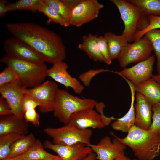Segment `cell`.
I'll use <instances>...</instances> for the list:
<instances>
[{
	"label": "cell",
	"instance_id": "6da1fadb",
	"mask_svg": "<svg viewBox=\"0 0 160 160\" xmlns=\"http://www.w3.org/2000/svg\"><path fill=\"white\" fill-rule=\"evenodd\" d=\"M7 30L13 36L28 44L53 64L66 57V48L61 37L49 29L31 22L8 23Z\"/></svg>",
	"mask_w": 160,
	"mask_h": 160
},
{
	"label": "cell",
	"instance_id": "7a4b0ae2",
	"mask_svg": "<svg viewBox=\"0 0 160 160\" xmlns=\"http://www.w3.org/2000/svg\"><path fill=\"white\" fill-rule=\"evenodd\" d=\"M110 134L130 148L138 160H152L160 155V135H155L149 130L134 125L124 138L118 137L112 132Z\"/></svg>",
	"mask_w": 160,
	"mask_h": 160
},
{
	"label": "cell",
	"instance_id": "3957f363",
	"mask_svg": "<svg viewBox=\"0 0 160 160\" xmlns=\"http://www.w3.org/2000/svg\"><path fill=\"white\" fill-rule=\"evenodd\" d=\"M118 8L123 22L124 29L122 34L128 42L135 41L138 32L145 29L149 24L148 16L140 8L128 0H110Z\"/></svg>",
	"mask_w": 160,
	"mask_h": 160
},
{
	"label": "cell",
	"instance_id": "277c9868",
	"mask_svg": "<svg viewBox=\"0 0 160 160\" xmlns=\"http://www.w3.org/2000/svg\"><path fill=\"white\" fill-rule=\"evenodd\" d=\"M0 61L13 68L19 80L27 87L33 88L41 84L47 76L48 68L44 63L36 64L7 55L4 56Z\"/></svg>",
	"mask_w": 160,
	"mask_h": 160
},
{
	"label": "cell",
	"instance_id": "5b68a950",
	"mask_svg": "<svg viewBox=\"0 0 160 160\" xmlns=\"http://www.w3.org/2000/svg\"><path fill=\"white\" fill-rule=\"evenodd\" d=\"M97 103L93 99L81 98L65 90L59 89L54 105V116L66 125L68 123L72 114L82 110L94 108Z\"/></svg>",
	"mask_w": 160,
	"mask_h": 160
},
{
	"label": "cell",
	"instance_id": "8992f818",
	"mask_svg": "<svg viewBox=\"0 0 160 160\" xmlns=\"http://www.w3.org/2000/svg\"><path fill=\"white\" fill-rule=\"evenodd\" d=\"M44 131L52 138L53 143L67 145L78 143L89 144L92 134L89 129H81L69 123L60 127H49Z\"/></svg>",
	"mask_w": 160,
	"mask_h": 160
},
{
	"label": "cell",
	"instance_id": "52a82bcc",
	"mask_svg": "<svg viewBox=\"0 0 160 160\" xmlns=\"http://www.w3.org/2000/svg\"><path fill=\"white\" fill-rule=\"evenodd\" d=\"M153 51L152 46L145 35L132 44H128L121 50L117 59L120 66L126 68L131 63L145 60Z\"/></svg>",
	"mask_w": 160,
	"mask_h": 160
},
{
	"label": "cell",
	"instance_id": "ba28073f",
	"mask_svg": "<svg viewBox=\"0 0 160 160\" xmlns=\"http://www.w3.org/2000/svg\"><path fill=\"white\" fill-rule=\"evenodd\" d=\"M4 49L6 55L11 57L38 64L46 62L40 53L28 44L13 36L5 40Z\"/></svg>",
	"mask_w": 160,
	"mask_h": 160
},
{
	"label": "cell",
	"instance_id": "9c48e42d",
	"mask_svg": "<svg viewBox=\"0 0 160 160\" xmlns=\"http://www.w3.org/2000/svg\"><path fill=\"white\" fill-rule=\"evenodd\" d=\"M27 88L19 79L0 87L1 97L8 103L13 114L21 119H24L22 101Z\"/></svg>",
	"mask_w": 160,
	"mask_h": 160
},
{
	"label": "cell",
	"instance_id": "30bf717a",
	"mask_svg": "<svg viewBox=\"0 0 160 160\" xmlns=\"http://www.w3.org/2000/svg\"><path fill=\"white\" fill-rule=\"evenodd\" d=\"M56 83L47 81L33 88L27 89L25 92L33 96L39 102L40 112L47 113L53 111L57 91Z\"/></svg>",
	"mask_w": 160,
	"mask_h": 160
},
{
	"label": "cell",
	"instance_id": "8fae6325",
	"mask_svg": "<svg viewBox=\"0 0 160 160\" xmlns=\"http://www.w3.org/2000/svg\"><path fill=\"white\" fill-rule=\"evenodd\" d=\"M104 5L97 0H83L71 11L69 24L79 27L90 22L99 16Z\"/></svg>",
	"mask_w": 160,
	"mask_h": 160
},
{
	"label": "cell",
	"instance_id": "7c38bea8",
	"mask_svg": "<svg viewBox=\"0 0 160 160\" xmlns=\"http://www.w3.org/2000/svg\"><path fill=\"white\" fill-rule=\"evenodd\" d=\"M155 60V56L152 55L134 66L123 68L120 72H113L127 79L133 86H136L152 78Z\"/></svg>",
	"mask_w": 160,
	"mask_h": 160
},
{
	"label": "cell",
	"instance_id": "4fadbf2b",
	"mask_svg": "<svg viewBox=\"0 0 160 160\" xmlns=\"http://www.w3.org/2000/svg\"><path fill=\"white\" fill-rule=\"evenodd\" d=\"M87 145L96 154V159L98 160H113L124 154V151L126 149V146L116 137L112 142L108 136L101 138L96 145L91 143Z\"/></svg>",
	"mask_w": 160,
	"mask_h": 160
},
{
	"label": "cell",
	"instance_id": "5bb4252c",
	"mask_svg": "<svg viewBox=\"0 0 160 160\" xmlns=\"http://www.w3.org/2000/svg\"><path fill=\"white\" fill-rule=\"evenodd\" d=\"M43 144L44 148L53 151L65 160H81L92 152L90 147L81 143L71 145L56 144L46 140Z\"/></svg>",
	"mask_w": 160,
	"mask_h": 160
},
{
	"label": "cell",
	"instance_id": "9a60e30c",
	"mask_svg": "<svg viewBox=\"0 0 160 160\" xmlns=\"http://www.w3.org/2000/svg\"><path fill=\"white\" fill-rule=\"evenodd\" d=\"M67 64L60 61L55 64L47 71V76L55 81L64 86L67 89L71 87L74 92L80 94L84 89V85L75 77H72L67 72Z\"/></svg>",
	"mask_w": 160,
	"mask_h": 160
},
{
	"label": "cell",
	"instance_id": "2e32d148",
	"mask_svg": "<svg viewBox=\"0 0 160 160\" xmlns=\"http://www.w3.org/2000/svg\"><path fill=\"white\" fill-rule=\"evenodd\" d=\"M93 109H84L73 114L71 116L68 123L82 130L89 128L98 129L104 128L105 126L100 114Z\"/></svg>",
	"mask_w": 160,
	"mask_h": 160
},
{
	"label": "cell",
	"instance_id": "e0dca14e",
	"mask_svg": "<svg viewBox=\"0 0 160 160\" xmlns=\"http://www.w3.org/2000/svg\"><path fill=\"white\" fill-rule=\"evenodd\" d=\"M135 98V125L148 130L152 123L151 119L153 113L152 106L145 97L139 92H136Z\"/></svg>",
	"mask_w": 160,
	"mask_h": 160
},
{
	"label": "cell",
	"instance_id": "ac0fdd59",
	"mask_svg": "<svg viewBox=\"0 0 160 160\" xmlns=\"http://www.w3.org/2000/svg\"><path fill=\"white\" fill-rule=\"evenodd\" d=\"M28 123L14 114L0 116V136L11 133L25 135L28 132Z\"/></svg>",
	"mask_w": 160,
	"mask_h": 160
},
{
	"label": "cell",
	"instance_id": "d6986e66",
	"mask_svg": "<svg viewBox=\"0 0 160 160\" xmlns=\"http://www.w3.org/2000/svg\"><path fill=\"white\" fill-rule=\"evenodd\" d=\"M128 84L131 92V103L130 108L126 114L120 118H116V121L111 124L112 128L116 131L128 132L130 129L135 125V112L134 105L135 91L133 85L127 79L123 78Z\"/></svg>",
	"mask_w": 160,
	"mask_h": 160
},
{
	"label": "cell",
	"instance_id": "ffe728a7",
	"mask_svg": "<svg viewBox=\"0 0 160 160\" xmlns=\"http://www.w3.org/2000/svg\"><path fill=\"white\" fill-rule=\"evenodd\" d=\"M133 87L135 91L142 94L152 106L160 103V87L152 78Z\"/></svg>",
	"mask_w": 160,
	"mask_h": 160
},
{
	"label": "cell",
	"instance_id": "44dd1931",
	"mask_svg": "<svg viewBox=\"0 0 160 160\" xmlns=\"http://www.w3.org/2000/svg\"><path fill=\"white\" fill-rule=\"evenodd\" d=\"M97 35L89 33L82 37V41L78 48L85 52L89 57L95 62H103V57L100 51L98 44Z\"/></svg>",
	"mask_w": 160,
	"mask_h": 160
},
{
	"label": "cell",
	"instance_id": "7402d4cb",
	"mask_svg": "<svg viewBox=\"0 0 160 160\" xmlns=\"http://www.w3.org/2000/svg\"><path fill=\"white\" fill-rule=\"evenodd\" d=\"M103 36L107 40L110 59H117L122 49L128 44L126 38L122 34L117 35L110 31L106 32Z\"/></svg>",
	"mask_w": 160,
	"mask_h": 160
},
{
	"label": "cell",
	"instance_id": "603a6c76",
	"mask_svg": "<svg viewBox=\"0 0 160 160\" xmlns=\"http://www.w3.org/2000/svg\"><path fill=\"white\" fill-rule=\"evenodd\" d=\"M44 148L40 140L36 139L31 148L21 155L23 160H53L60 157L47 152Z\"/></svg>",
	"mask_w": 160,
	"mask_h": 160
},
{
	"label": "cell",
	"instance_id": "cb8c5ba5",
	"mask_svg": "<svg viewBox=\"0 0 160 160\" xmlns=\"http://www.w3.org/2000/svg\"><path fill=\"white\" fill-rule=\"evenodd\" d=\"M36 140L33 134L30 133L17 140L12 145L8 157H15L25 153L31 148Z\"/></svg>",
	"mask_w": 160,
	"mask_h": 160
},
{
	"label": "cell",
	"instance_id": "d4e9b609",
	"mask_svg": "<svg viewBox=\"0 0 160 160\" xmlns=\"http://www.w3.org/2000/svg\"><path fill=\"white\" fill-rule=\"evenodd\" d=\"M147 16H160V0H128Z\"/></svg>",
	"mask_w": 160,
	"mask_h": 160
},
{
	"label": "cell",
	"instance_id": "484cf974",
	"mask_svg": "<svg viewBox=\"0 0 160 160\" xmlns=\"http://www.w3.org/2000/svg\"><path fill=\"white\" fill-rule=\"evenodd\" d=\"M38 11L44 14L47 17V23H57L64 27L70 25L56 11L49 6L44 1L41 0Z\"/></svg>",
	"mask_w": 160,
	"mask_h": 160
},
{
	"label": "cell",
	"instance_id": "4316f807",
	"mask_svg": "<svg viewBox=\"0 0 160 160\" xmlns=\"http://www.w3.org/2000/svg\"><path fill=\"white\" fill-rule=\"evenodd\" d=\"M24 136L16 133L0 136V160L8 157L13 144Z\"/></svg>",
	"mask_w": 160,
	"mask_h": 160
},
{
	"label": "cell",
	"instance_id": "83f0119b",
	"mask_svg": "<svg viewBox=\"0 0 160 160\" xmlns=\"http://www.w3.org/2000/svg\"><path fill=\"white\" fill-rule=\"evenodd\" d=\"M41 0H20L14 3L7 4L6 12L16 10H26L35 12L38 11Z\"/></svg>",
	"mask_w": 160,
	"mask_h": 160
},
{
	"label": "cell",
	"instance_id": "f1b7e54d",
	"mask_svg": "<svg viewBox=\"0 0 160 160\" xmlns=\"http://www.w3.org/2000/svg\"><path fill=\"white\" fill-rule=\"evenodd\" d=\"M151 42L157 60L158 73L160 72V29H154L147 32L144 35Z\"/></svg>",
	"mask_w": 160,
	"mask_h": 160
},
{
	"label": "cell",
	"instance_id": "f546056e",
	"mask_svg": "<svg viewBox=\"0 0 160 160\" xmlns=\"http://www.w3.org/2000/svg\"><path fill=\"white\" fill-rule=\"evenodd\" d=\"M44 1L49 6L58 13L70 25V19L71 11L62 0Z\"/></svg>",
	"mask_w": 160,
	"mask_h": 160
},
{
	"label": "cell",
	"instance_id": "4dcf8cb0",
	"mask_svg": "<svg viewBox=\"0 0 160 160\" xmlns=\"http://www.w3.org/2000/svg\"><path fill=\"white\" fill-rule=\"evenodd\" d=\"M152 109L153 112V121L149 130L153 134L159 135H160V103L153 105Z\"/></svg>",
	"mask_w": 160,
	"mask_h": 160
},
{
	"label": "cell",
	"instance_id": "1f68e13d",
	"mask_svg": "<svg viewBox=\"0 0 160 160\" xmlns=\"http://www.w3.org/2000/svg\"><path fill=\"white\" fill-rule=\"evenodd\" d=\"M18 79V75L14 69L7 66L0 73V87L13 82Z\"/></svg>",
	"mask_w": 160,
	"mask_h": 160
},
{
	"label": "cell",
	"instance_id": "d6a6232c",
	"mask_svg": "<svg viewBox=\"0 0 160 160\" xmlns=\"http://www.w3.org/2000/svg\"><path fill=\"white\" fill-rule=\"evenodd\" d=\"M106 72H113V71L108 69L103 68L97 69H90L80 74L79 78L82 82L84 85L89 87L90 86L91 81L93 77L99 73Z\"/></svg>",
	"mask_w": 160,
	"mask_h": 160
},
{
	"label": "cell",
	"instance_id": "836d02e7",
	"mask_svg": "<svg viewBox=\"0 0 160 160\" xmlns=\"http://www.w3.org/2000/svg\"><path fill=\"white\" fill-rule=\"evenodd\" d=\"M148 16L149 20L148 26L143 31L137 33L135 37V41L139 39L148 31L153 29L160 28V16L151 15Z\"/></svg>",
	"mask_w": 160,
	"mask_h": 160
},
{
	"label": "cell",
	"instance_id": "e575fe53",
	"mask_svg": "<svg viewBox=\"0 0 160 160\" xmlns=\"http://www.w3.org/2000/svg\"><path fill=\"white\" fill-rule=\"evenodd\" d=\"M97 41L100 53L103 59V62L106 64L110 65L112 63L108 53L107 41L104 36L97 37Z\"/></svg>",
	"mask_w": 160,
	"mask_h": 160
},
{
	"label": "cell",
	"instance_id": "d590c367",
	"mask_svg": "<svg viewBox=\"0 0 160 160\" xmlns=\"http://www.w3.org/2000/svg\"><path fill=\"white\" fill-rule=\"evenodd\" d=\"M40 105L39 102L33 96L25 91L22 101V107L24 113L27 110L35 109Z\"/></svg>",
	"mask_w": 160,
	"mask_h": 160
},
{
	"label": "cell",
	"instance_id": "8d00e7d4",
	"mask_svg": "<svg viewBox=\"0 0 160 160\" xmlns=\"http://www.w3.org/2000/svg\"><path fill=\"white\" fill-rule=\"evenodd\" d=\"M39 116L35 109L28 110L25 112L24 116L25 120L27 123H31L36 127L39 125Z\"/></svg>",
	"mask_w": 160,
	"mask_h": 160
},
{
	"label": "cell",
	"instance_id": "74e56055",
	"mask_svg": "<svg viewBox=\"0 0 160 160\" xmlns=\"http://www.w3.org/2000/svg\"><path fill=\"white\" fill-rule=\"evenodd\" d=\"M105 107V105L102 102L97 103L95 106L97 111L100 113V115L102 122L105 126L108 125L112 120H116V118L113 116L111 117L106 116L103 113V109Z\"/></svg>",
	"mask_w": 160,
	"mask_h": 160
},
{
	"label": "cell",
	"instance_id": "f35d334b",
	"mask_svg": "<svg viewBox=\"0 0 160 160\" xmlns=\"http://www.w3.org/2000/svg\"><path fill=\"white\" fill-rule=\"evenodd\" d=\"M13 114L12 111L8 103L3 98H0V115L6 116Z\"/></svg>",
	"mask_w": 160,
	"mask_h": 160
},
{
	"label": "cell",
	"instance_id": "ab89813d",
	"mask_svg": "<svg viewBox=\"0 0 160 160\" xmlns=\"http://www.w3.org/2000/svg\"><path fill=\"white\" fill-rule=\"evenodd\" d=\"M83 0H62L68 8L72 11L80 4Z\"/></svg>",
	"mask_w": 160,
	"mask_h": 160
},
{
	"label": "cell",
	"instance_id": "60d3db41",
	"mask_svg": "<svg viewBox=\"0 0 160 160\" xmlns=\"http://www.w3.org/2000/svg\"><path fill=\"white\" fill-rule=\"evenodd\" d=\"M9 2L6 0H0V18L4 17L6 13V5Z\"/></svg>",
	"mask_w": 160,
	"mask_h": 160
},
{
	"label": "cell",
	"instance_id": "b9f144b4",
	"mask_svg": "<svg viewBox=\"0 0 160 160\" xmlns=\"http://www.w3.org/2000/svg\"><path fill=\"white\" fill-rule=\"evenodd\" d=\"M96 154L93 151L84 158L79 160H96Z\"/></svg>",
	"mask_w": 160,
	"mask_h": 160
},
{
	"label": "cell",
	"instance_id": "7bdbcfd3",
	"mask_svg": "<svg viewBox=\"0 0 160 160\" xmlns=\"http://www.w3.org/2000/svg\"><path fill=\"white\" fill-rule=\"evenodd\" d=\"M113 160H132L130 158L126 156L124 154H121Z\"/></svg>",
	"mask_w": 160,
	"mask_h": 160
},
{
	"label": "cell",
	"instance_id": "ee69618b",
	"mask_svg": "<svg viewBox=\"0 0 160 160\" xmlns=\"http://www.w3.org/2000/svg\"><path fill=\"white\" fill-rule=\"evenodd\" d=\"M152 78L155 80L160 87V72L156 75H153Z\"/></svg>",
	"mask_w": 160,
	"mask_h": 160
},
{
	"label": "cell",
	"instance_id": "f6af8a7d",
	"mask_svg": "<svg viewBox=\"0 0 160 160\" xmlns=\"http://www.w3.org/2000/svg\"><path fill=\"white\" fill-rule=\"evenodd\" d=\"M1 160H23L21 155L12 158H7Z\"/></svg>",
	"mask_w": 160,
	"mask_h": 160
},
{
	"label": "cell",
	"instance_id": "bcb514c9",
	"mask_svg": "<svg viewBox=\"0 0 160 160\" xmlns=\"http://www.w3.org/2000/svg\"><path fill=\"white\" fill-rule=\"evenodd\" d=\"M53 160H65L63 159H62L60 157L59 158H57V159H56Z\"/></svg>",
	"mask_w": 160,
	"mask_h": 160
},
{
	"label": "cell",
	"instance_id": "7dc6e473",
	"mask_svg": "<svg viewBox=\"0 0 160 160\" xmlns=\"http://www.w3.org/2000/svg\"><path fill=\"white\" fill-rule=\"evenodd\" d=\"M132 160H138L135 159H134Z\"/></svg>",
	"mask_w": 160,
	"mask_h": 160
}]
</instances>
